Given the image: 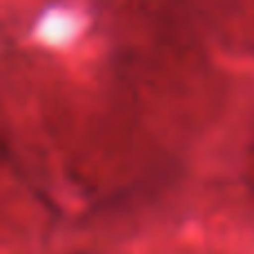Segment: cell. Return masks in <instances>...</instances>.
Masks as SVG:
<instances>
[{
	"mask_svg": "<svg viewBox=\"0 0 254 254\" xmlns=\"http://www.w3.org/2000/svg\"><path fill=\"white\" fill-rule=\"evenodd\" d=\"M248 176H250V185L254 188V143L250 147V158H248Z\"/></svg>",
	"mask_w": 254,
	"mask_h": 254,
	"instance_id": "cell-1",
	"label": "cell"
}]
</instances>
